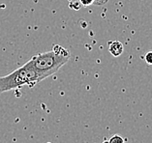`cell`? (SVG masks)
<instances>
[{
  "mask_svg": "<svg viewBox=\"0 0 152 143\" xmlns=\"http://www.w3.org/2000/svg\"><path fill=\"white\" fill-rule=\"evenodd\" d=\"M45 78L46 76L36 69L30 59L8 75L0 78V93L18 89L23 86L33 87Z\"/></svg>",
  "mask_w": 152,
  "mask_h": 143,
  "instance_id": "6da1fadb",
  "label": "cell"
},
{
  "mask_svg": "<svg viewBox=\"0 0 152 143\" xmlns=\"http://www.w3.org/2000/svg\"><path fill=\"white\" fill-rule=\"evenodd\" d=\"M70 59L69 50L61 46H54L50 51L39 53L33 56L31 60L36 69L47 78L55 74Z\"/></svg>",
  "mask_w": 152,
  "mask_h": 143,
  "instance_id": "7a4b0ae2",
  "label": "cell"
},
{
  "mask_svg": "<svg viewBox=\"0 0 152 143\" xmlns=\"http://www.w3.org/2000/svg\"><path fill=\"white\" fill-rule=\"evenodd\" d=\"M109 0H95L94 1V4L95 5H103L105 4V3H107Z\"/></svg>",
  "mask_w": 152,
  "mask_h": 143,
  "instance_id": "52a82bcc",
  "label": "cell"
},
{
  "mask_svg": "<svg viewBox=\"0 0 152 143\" xmlns=\"http://www.w3.org/2000/svg\"><path fill=\"white\" fill-rule=\"evenodd\" d=\"M124 138L120 136V135H113V137H110L109 140H105L103 143H124Z\"/></svg>",
  "mask_w": 152,
  "mask_h": 143,
  "instance_id": "277c9868",
  "label": "cell"
},
{
  "mask_svg": "<svg viewBox=\"0 0 152 143\" xmlns=\"http://www.w3.org/2000/svg\"><path fill=\"white\" fill-rule=\"evenodd\" d=\"M145 61H146V63L147 64H149V65H152V51H149V52H147L145 54Z\"/></svg>",
  "mask_w": 152,
  "mask_h": 143,
  "instance_id": "5b68a950",
  "label": "cell"
},
{
  "mask_svg": "<svg viewBox=\"0 0 152 143\" xmlns=\"http://www.w3.org/2000/svg\"><path fill=\"white\" fill-rule=\"evenodd\" d=\"M123 50H124L123 45H122L120 42L113 41L109 44V51H110V53L114 57L120 56L121 54L123 53Z\"/></svg>",
  "mask_w": 152,
  "mask_h": 143,
  "instance_id": "3957f363",
  "label": "cell"
},
{
  "mask_svg": "<svg viewBox=\"0 0 152 143\" xmlns=\"http://www.w3.org/2000/svg\"><path fill=\"white\" fill-rule=\"evenodd\" d=\"M94 1L95 0H80L81 5H83V6H90L92 4H94Z\"/></svg>",
  "mask_w": 152,
  "mask_h": 143,
  "instance_id": "8992f818",
  "label": "cell"
}]
</instances>
